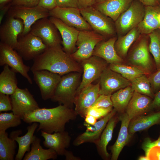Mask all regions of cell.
I'll return each mask as SVG.
<instances>
[{"label": "cell", "mask_w": 160, "mask_h": 160, "mask_svg": "<svg viewBox=\"0 0 160 160\" xmlns=\"http://www.w3.org/2000/svg\"><path fill=\"white\" fill-rule=\"evenodd\" d=\"M33 80L38 86L42 99H51L61 78V75L46 70L32 71Z\"/></svg>", "instance_id": "14"}, {"label": "cell", "mask_w": 160, "mask_h": 160, "mask_svg": "<svg viewBox=\"0 0 160 160\" xmlns=\"http://www.w3.org/2000/svg\"><path fill=\"white\" fill-rule=\"evenodd\" d=\"M106 0H96V4L102 3Z\"/></svg>", "instance_id": "56"}, {"label": "cell", "mask_w": 160, "mask_h": 160, "mask_svg": "<svg viewBox=\"0 0 160 160\" xmlns=\"http://www.w3.org/2000/svg\"><path fill=\"white\" fill-rule=\"evenodd\" d=\"M140 33L137 27L125 35L119 36L115 42L114 47L117 54L121 57L123 59L127 56L129 47L138 38Z\"/></svg>", "instance_id": "34"}, {"label": "cell", "mask_w": 160, "mask_h": 160, "mask_svg": "<svg viewBox=\"0 0 160 160\" xmlns=\"http://www.w3.org/2000/svg\"><path fill=\"white\" fill-rule=\"evenodd\" d=\"M9 65H4L0 74V92L9 95L13 94L18 87L16 72Z\"/></svg>", "instance_id": "31"}, {"label": "cell", "mask_w": 160, "mask_h": 160, "mask_svg": "<svg viewBox=\"0 0 160 160\" xmlns=\"http://www.w3.org/2000/svg\"><path fill=\"white\" fill-rule=\"evenodd\" d=\"M147 39H142L134 48L129 58L131 65L143 71L146 74L150 73L153 68Z\"/></svg>", "instance_id": "18"}, {"label": "cell", "mask_w": 160, "mask_h": 160, "mask_svg": "<svg viewBox=\"0 0 160 160\" xmlns=\"http://www.w3.org/2000/svg\"><path fill=\"white\" fill-rule=\"evenodd\" d=\"M152 89L155 94L160 90V68L151 74L148 78Z\"/></svg>", "instance_id": "41"}, {"label": "cell", "mask_w": 160, "mask_h": 160, "mask_svg": "<svg viewBox=\"0 0 160 160\" xmlns=\"http://www.w3.org/2000/svg\"><path fill=\"white\" fill-rule=\"evenodd\" d=\"M48 18L36 21L31 26L30 32L41 39L49 47L61 45L62 39L60 33Z\"/></svg>", "instance_id": "9"}, {"label": "cell", "mask_w": 160, "mask_h": 160, "mask_svg": "<svg viewBox=\"0 0 160 160\" xmlns=\"http://www.w3.org/2000/svg\"><path fill=\"white\" fill-rule=\"evenodd\" d=\"M57 6L78 8V0H56Z\"/></svg>", "instance_id": "45"}, {"label": "cell", "mask_w": 160, "mask_h": 160, "mask_svg": "<svg viewBox=\"0 0 160 160\" xmlns=\"http://www.w3.org/2000/svg\"><path fill=\"white\" fill-rule=\"evenodd\" d=\"M117 115L118 120L121 122V126L117 139L111 147V160L118 159L123 148L128 144L132 136L128 131L130 120L128 116L125 112Z\"/></svg>", "instance_id": "23"}, {"label": "cell", "mask_w": 160, "mask_h": 160, "mask_svg": "<svg viewBox=\"0 0 160 160\" xmlns=\"http://www.w3.org/2000/svg\"><path fill=\"white\" fill-rule=\"evenodd\" d=\"M20 36L14 49L24 60H33L49 47L41 39L30 32Z\"/></svg>", "instance_id": "7"}, {"label": "cell", "mask_w": 160, "mask_h": 160, "mask_svg": "<svg viewBox=\"0 0 160 160\" xmlns=\"http://www.w3.org/2000/svg\"><path fill=\"white\" fill-rule=\"evenodd\" d=\"M130 82L131 85L134 91L153 98L155 94L146 74L137 77Z\"/></svg>", "instance_id": "36"}, {"label": "cell", "mask_w": 160, "mask_h": 160, "mask_svg": "<svg viewBox=\"0 0 160 160\" xmlns=\"http://www.w3.org/2000/svg\"><path fill=\"white\" fill-rule=\"evenodd\" d=\"M100 82L92 83L83 88L76 94L74 110L78 115L84 119L88 109L93 104L99 95Z\"/></svg>", "instance_id": "15"}, {"label": "cell", "mask_w": 160, "mask_h": 160, "mask_svg": "<svg viewBox=\"0 0 160 160\" xmlns=\"http://www.w3.org/2000/svg\"><path fill=\"white\" fill-rule=\"evenodd\" d=\"M149 52L154 59L157 70L160 68V29L155 30L149 34Z\"/></svg>", "instance_id": "37"}, {"label": "cell", "mask_w": 160, "mask_h": 160, "mask_svg": "<svg viewBox=\"0 0 160 160\" xmlns=\"http://www.w3.org/2000/svg\"><path fill=\"white\" fill-rule=\"evenodd\" d=\"M97 120L95 117L90 115L87 114L84 118V124L93 125L97 122Z\"/></svg>", "instance_id": "50"}, {"label": "cell", "mask_w": 160, "mask_h": 160, "mask_svg": "<svg viewBox=\"0 0 160 160\" xmlns=\"http://www.w3.org/2000/svg\"><path fill=\"white\" fill-rule=\"evenodd\" d=\"M12 106V111L22 120L26 114L40 108L38 104L28 89L18 87L10 95Z\"/></svg>", "instance_id": "10"}, {"label": "cell", "mask_w": 160, "mask_h": 160, "mask_svg": "<svg viewBox=\"0 0 160 160\" xmlns=\"http://www.w3.org/2000/svg\"><path fill=\"white\" fill-rule=\"evenodd\" d=\"M145 6L137 0H133L128 9L115 21L116 32L119 36L125 35L137 26L144 17Z\"/></svg>", "instance_id": "4"}, {"label": "cell", "mask_w": 160, "mask_h": 160, "mask_svg": "<svg viewBox=\"0 0 160 160\" xmlns=\"http://www.w3.org/2000/svg\"><path fill=\"white\" fill-rule=\"evenodd\" d=\"M22 119L19 116L11 113H1L0 132H6L9 128L17 127L21 123Z\"/></svg>", "instance_id": "38"}, {"label": "cell", "mask_w": 160, "mask_h": 160, "mask_svg": "<svg viewBox=\"0 0 160 160\" xmlns=\"http://www.w3.org/2000/svg\"><path fill=\"white\" fill-rule=\"evenodd\" d=\"M133 0H107L93 6L115 21L127 10Z\"/></svg>", "instance_id": "25"}, {"label": "cell", "mask_w": 160, "mask_h": 160, "mask_svg": "<svg viewBox=\"0 0 160 160\" xmlns=\"http://www.w3.org/2000/svg\"><path fill=\"white\" fill-rule=\"evenodd\" d=\"M111 95H99L91 107L108 108L113 107L111 99Z\"/></svg>", "instance_id": "40"}, {"label": "cell", "mask_w": 160, "mask_h": 160, "mask_svg": "<svg viewBox=\"0 0 160 160\" xmlns=\"http://www.w3.org/2000/svg\"><path fill=\"white\" fill-rule=\"evenodd\" d=\"M41 136L44 139L43 142L44 145L54 150L58 155H64L66 149L70 145L71 137L68 132L65 130L53 134L41 130Z\"/></svg>", "instance_id": "21"}, {"label": "cell", "mask_w": 160, "mask_h": 160, "mask_svg": "<svg viewBox=\"0 0 160 160\" xmlns=\"http://www.w3.org/2000/svg\"><path fill=\"white\" fill-rule=\"evenodd\" d=\"M104 39L93 30L79 31L76 44L77 49L71 55V56L76 61L81 62L89 58L92 55L97 44Z\"/></svg>", "instance_id": "8"}, {"label": "cell", "mask_w": 160, "mask_h": 160, "mask_svg": "<svg viewBox=\"0 0 160 160\" xmlns=\"http://www.w3.org/2000/svg\"><path fill=\"white\" fill-rule=\"evenodd\" d=\"M147 156L149 160H160V147L151 148L148 151Z\"/></svg>", "instance_id": "46"}, {"label": "cell", "mask_w": 160, "mask_h": 160, "mask_svg": "<svg viewBox=\"0 0 160 160\" xmlns=\"http://www.w3.org/2000/svg\"><path fill=\"white\" fill-rule=\"evenodd\" d=\"M81 62L83 74L76 94L83 88L100 78L103 71L107 68V63L103 59L93 55Z\"/></svg>", "instance_id": "13"}, {"label": "cell", "mask_w": 160, "mask_h": 160, "mask_svg": "<svg viewBox=\"0 0 160 160\" xmlns=\"http://www.w3.org/2000/svg\"><path fill=\"white\" fill-rule=\"evenodd\" d=\"M116 113V111L113 108L107 115L97 121L94 125L84 124L86 127V129L75 139L73 142V145L78 146L86 143L95 144L109 120Z\"/></svg>", "instance_id": "19"}, {"label": "cell", "mask_w": 160, "mask_h": 160, "mask_svg": "<svg viewBox=\"0 0 160 160\" xmlns=\"http://www.w3.org/2000/svg\"><path fill=\"white\" fill-rule=\"evenodd\" d=\"M99 95H111L117 91L131 85L130 81L109 68H106L100 77Z\"/></svg>", "instance_id": "17"}, {"label": "cell", "mask_w": 160, "mask_h": 160, "mask_svg": "<svg viewBox=\"0 0 160 160\" xmlns=\"http://www.w3.org/2000/svg\"><path fill=\"white\" fill-rule=\"evenodd\" d=\"M152 99L148 96L134 91L125 111L130 120L151 111Z\"/></svg>", "instance_id": "22"}, {"label": "cell", "mask_w": 160, "mask_h": 160, "mask_svg": "<svg viewBox=\"0 0 160 160\" xmlns=\"http://www.w3.org/2000/svg\"><path fill=\"white\" fill-rule=\"evenodd\" d=\"M78 8L80 9L92 6L96 4V0H78Z\"/></svg>", "instance_id": "49"}, {"label": "cell", "mask_w": 160, "mask_h": 160, "mask_svg": "<svg viewBox=\"0 0 160 160\" xmlns=\"http://www.w3.org/2000/svg\"><path fill=\"white\" fill-rule=\"evenodd\" d=\"M155 146L160 147V136L157 140L153 141L148 137L146 138L142 145V148L145 152V155L147 156L150 149Z\"/></svg>", "instance_id": "43"}, {"label": "cell", "mask_w": 160, "mask_h": 160, "mask_svg": "<svg viewBox=\"0 0 160 160\" xmlns=\"http://www.w3.org/2000/svg\"><path fill=\"white\" fill-rule=\"evenodd\" d=\"M160 124V111L153 112L130 120L128 131L132 136L137 132L146 130L155 124Z\"/></svg>", "instance_id": "27"}, {"label": "cell", "mask_w": 160, "mask_h": 160, "mask_svg": "<svg viewBox=\"0 0 160 160\" xmlns=\"http://www.w3.org/2000/svg\"><path fill=\"white\" fill-rule=\"evenodd\" d=\"M7 13V16L19 18L23 21L24 29L22 35L29 33L32 25L37 20L50 16L48 10L39 5L33 7L12 6Z\"/></svg>", "instance_id": "6"}, {"label": "cell", "mask_w": 160, "mask_h": 160, "mask_svg": "<svg viewBox=\"0 0 160 160\" xmlns=\"http://www.w3.org/2000/svg\"><path fill=\"white\" fill-rule=\"evenodd\" d=\"M41 140L35 136L31 144L30 151L25 155L23 160H47L57 159V154L53 150L44 149L40 145Z\"/></svg>", "instance_id": "30"}, {"label": "cell", "mask_w": 160, "mask_h": 160, "mask_svg": "<svg viewBox=\"0 0 160 160\" xmlns=\"http://www.w3.org/2000/svg\"><path fill=\"white\" fill-rule=\"evenodd\" d=\"M134 92L131 85H129L111 95V99L113 107L116 111L118 114L125 112Z\"/></svg>", "instance_id": "32"}, {"label": "cell", "mask_w": 160, "mask_h": 160, "mask_svg": "<svg viewBox=\"0 0 160 160\" xmlns=\"http://www.w3.org/2000/svg\"><path fill=\"white\" fill-rule=\"evenodd\" d=\"M113 108H103L91 107L87 110V115H91L97 119H101L111 112L113 109Z\"/></svg>", "instance_id": "39"}, {"label": "cell", "mask_w": 160, "mask_h": 160, "mask_svg": "<svg viewBox=\"0 0 160 160\" xmlns=\"http://www.w3.org/2000/svg\"><path fill=\"white\" fill-rule=\"evenodd\" d=\"M138 160H149L147 156H142L139 157Z\"/></svg>", "instance_id": "55"}, {"label": "cell", "mask_w": 160, "mask_h": 160, "mask_svg": "<svg viewBox=\"0 0 160 160\" xmlns=\"http://www.w3.org/2000/svg\"><path fill=\"white\" fill-rule=\"evenodd\" d=\"M12 6L11 3L7 5L0 8V24L2 21L3 19L7 12H8L10 8Z\"/></svg>", "instance_id": "52"}, {"label": "cell", "mask_w": 160, "mask_h": 160, "mask_svg": "<svg viewBox=\"0 0 160 160\" xmlns=\"http://www.w3.org/2000/svg\"><path fill=\"white\" fill-rule=\"evenodd\" d=\"M38 5L49 11L57 7L56 0H40Z\"/></svg>", "instance_id": "47"}, {"label": "cell", "mask_w": 160, "mask_h": 160, "mask_svg": "<svg viewBox=\"0 0 160 160\" xmlns=\"http://www.w3.org/2000/svg\"><path fill=\"white\" fill-rule=\"evenodd\" d=\"M49 11L50 16L59 19L68 25L79 31L92 30L82 16L78 8L57 6Z\"/></svg>", "instance_id": "12"}, {"label": "cell", "mask_w": 160, "mask_h": 160, "mask_svg": "<svg viewBox=\"0 0 160 160\" xmlns=\"http://www.w3.org/2000/svg\"><path fill=\"white\" fill-rule=\"evenodd\" d=\"M40 0H12V6L19 5L33 7L38 5Z\"/></svg>", "instance_id": "44"}, {"label": "cell", "mask_w": 160, "mask_h": 160, "mask_svg": "<svg viewBox=\"0 0 160 160\" xmlns=\"http://www.w3.org/2000/svg\"><path fill=\"white\" fill-rule=\"evenodd\" d=\"M12 0H0V8L11 3Z\"/></svg>", "instance_id": "54"}, {"label": "cell", "mask_w": 160, "mask_h": 160, "mask_svg": "<svg viewBox=\"0 0 160 160\" xmlns=\"http://www.w3.org/2000/svg\"><path fill=\"white\" fill-rule=\"evenodd\" d=\"M118 120L117 113L109 120L95 144L99 154L103 159H108L110 157L107 151V146L112 138L113 130Z\"/></svg>", "instance_id": "29"}, {"label": "cell", "mask_w": 160, "mask_h": 160, "mask_svg": "<svg viewBox=\"0 0 160 160\" xmlns=\"http://www.w3.org/2000/svg\"><path fill=\"white\" fill-rule=\"evenodd\" d=\"M81 76V73L72 72L61 76L51 100L73 108Z\"/></svg>", "instance_id": "3"}, {"label": "cell", "mask_w": 160, "mask_h": 160, "mask_svg": "<svg viewBox=\"0 0 160 160\" xmlns=\"http://www.w3.org/2000/svg\"><path fill=\"white\" fill-rule=\"evenodd\" d=\"M24 29L23 21L20 19L7 16L0 28V42L14 49L16 46L18 37Z\"/></svg>", "instance_id": "16"}, {"label": "cell", "mask_w": 160, "mask_h": 160, "mask_svg": "<svg viewBox=\"0 0 160 160\" xmlns=\"http://www.w3.org/2000/svg\"><path fill=\"white\" fill-rule=\"evenodd\" d=\"M12 106L9 95L0 92V112L12 111Z\"/></svg>", "instance_id": "42"}, {"label": "cell", "mask_w": 160, "mask_h": 160, "mask_svg": "<svg viewBox=\"0 0 160 160\" xmlns=\"http://www.w3.org/2000/svg\"><path fill=\"white\" fill-rule=\"evenodd\" d=\"M109 68L130 81L137 77L146 74L143 71L136 67L122 63L110 64Z\"/></svg>", "instance_id": "35"}, {"label": "cell", "mask_w": 160, "mask_h": 160, "mask_svg": "<svg viewBox=\"0 0 160 160\" xmlns=\"http://www.w3.org/2000/svg\"><path fill=\"white\" fill-rule=\"evenodd\" d=\"M151 111H160V90L155 94L151 106Z\"/></svg>", "instance_id": "48"}, {"label": "cell", "mask_w": 160, "mask_h": 160, "mask_svg": "<svg viewBox=\"0 0 160 160\" xmlns=\"http://www.w3.org/2000/svg\"><path fill=\"white\" fill-rule=\"evenodd\" d=\"M159 0V1L160 4V0Z\"/></svg>", "instance_id": "57"}, {"label": "cell", "mask_w": 160, "mask_h": 160, "mask_svg": "<svg viewBox=\"0 0 160 160\" xmlns=\"http://www.w3.org/2000/svg\"><path fill=\"white\" fill-rule=\"evenodd\" d=\"M145 6H155L160 4L158 0H137Z\"/></svg>", "instance_id": "51"}, {"label": "cell", "mask_w": 160, "mask_h": 160, "mask_svg": "<svg viewBox=\"0 0 160 160\" xmlns=\"http://www.w3.org/2000/svg\"><path fill=\"white\" fill-rule=\"evenodd\" d=\"M117 39L114 36L98 43L94 49L92 55L100 57L110 64L122 63L123 59L118 55L114 47Z\"/></svg>", "instance_id": "24"}, {"label": "cell", "mask_w": 160, "mask_h": 160, "mask_svg": "<svg viewBox=\"0 0 160 160\" xmlns=\"http://www.w3.org/2000/svg\"><path fill=\"white\" fill-rule=\"evenodd\" d=\"M49 18L60 33L63 50L67 53L71 54L74 52L79 31L68 25L59 19L51 16Z\"/></svg>", "instance_id": "20"}, {"label": "cell", "mask_w": 160, "mask_h": 160, "mask_svg": "<svg viewBox=\"0 0 160 160\" xmlns=\"http://www.w3.org/2000/svg\"><path fill=\"white\" fill-rule=\"evenodd\" d=\"M81 66L60 45L48 47L34 59L31 70H46L62 75L72 72L81 73Z\"/></svg>", "instance_id": "2"}, {"label": "cell", "mask_w": 160, "mask_h": 160, "mask_svg": "<svg viewBox=\"0 0 160 160\" xmlns=\"http://www.w3.org/2000/svg\"><path fill=\"white\" fill-rule=\"evenodd\" d=\"M38 126L37 122L32 123L27 127V132L25 135L21 137L17 136L15 138V140L18 145V152L15 158V160H21L26 152L30 151V145L36 136L33 135Z\"/></svg>", "instance_id": "33"}, {"label": "cell", "mask_w": 160, "mask_h": 160, "mask_svg": "<svg viewBox=\"0 0 160 160\" xmlns=\"http://www.w3.org/2000/svg\"><path fill=\"white\" fill-rule=\"evenodd\" d=\"M77 114L73 108L59 104L52 108H39L25 116L23 121L28 124H39L37 129L48 133L65 130L66 124L76 119Z\"/></svg>", "instance_id": "1"}, {"label": "cell", "mask_w": 160, "mask_h": 160, "mask_svg": "<svg viewBox=\"0 0 160 160\" xmlns=\"http://www.w3.org/2000/svg\"><path fill=\"white\" fill-rule=\"evenodd\" d=\"M159 28L160 29V27H159Z\"/></svg>", "instance_id": "58"}, {"label": "cell", "mask_w": 160, "mask_h": 160, "mask_svg": "<svg viewBox=\"0 0 160 160\" xmlns=\"http://www.w3.org/2000/svg\"><path fill=\"white\" fill-rule=\"evenodd\" d=\"M22 133L21 130L12 131L9 137L6 132H0V160H13L17 147L15 138Z\"/></svg>", "instance_id": "26"}, {"label": "cell", "mask_w": 160, "mask_h": 160, "mask_svg": "<svg viewBox=\"0 0 160 160\" xmlns=\"http://www.w3.org/2000/svg\"><path fill=\"white\" fill-rule=\"evenodd\" d=\"M23 59L15 49L0 42V65H8L16 73L20 74L32 84V80L28 74L30 68L24 64Z\"/></svg>", "instance_id": "11"}, {"label": "cell", "mask_w": 160, "mask_h": 160, "mask_svg": "<svg viewBox=\"0 0 160 160\" xmlns=\"http://www.w3.org/2000/svg\"><path fill=\"white\" fill-rule=\"evenodd\" d=\"M64 155L65 156L66 160H81L80 157L74 156L72 151L66 150L65 152Z\"/></svg>", "instance_id": "53"}, {"label": "cell", "mask_w": 160, "mask_h": 160, "mask_svg": "<svg viewBox=\"0 0 160 160\" xmlns=\"http://www.w3.org/2000/svg\"><path fill=\"white\" fill-rule=\"evenodd\" d=\"M80 11L92 30L104 38L114 36L116 31L115 23L111 18L93 6L80 9Z\"/></svg>", "instance_id": "5"}, {"label": "cell", "mask_w": 160, "mask_h": 160, "mask_svg": "<svg viewBox=\"0 0 160 160\" xmlns=\"http://www.w3.org/2000/svg\"><path fill=\"white\" fill-rule=\"evenodd\" d=\"M159 5L155 6H145L144 17L137 26L140 33L149 34L155 30L159 28Z\"/></svg>", "instance_id": "28"}]
</instances>
